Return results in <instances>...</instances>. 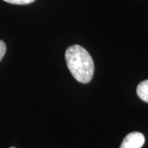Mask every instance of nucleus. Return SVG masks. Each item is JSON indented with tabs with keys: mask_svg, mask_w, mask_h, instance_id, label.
Masks as SVG:
<instances>
[{
	"mask_svg": "<svg viewBox=\"0 0 148 148\" xmlns=\"http://www.w3.org/2000/svg\"><path fill=\"white\" fill-rule=\"evenodd\" d=\"M145 143V137L143 133L132 132L128 133L123 140L119 148H142Z\"/></svg>",
	"mask_w": 148,
	"mask_h": 148,
	"instance_id": "obj_2",
	"label": "nucleus"
},
{
	"mask_svg": "<svg viewBox=\"0 0 148 148\" xmlns=\"http://www.w3.org/2000/svg\"><path fill=\"white\" fill-rule=\"evenodd\" d=\"M11 4H17V5H26L33 3L35 0H3Z\"/></svg>",
	"mask_w": 148,
	"mask_h": 148,
	"instance_id": "obj_4",
	"label": "nucleus"
},
{
	"mask_svg": "<svg viewBox=\"0 0 148 148\" xmlns=\"http://www.w3.org/2000/svg\"><path fill=\"white\" fill-rule=\"evenodd\" d=\"M137 94L142 101L148 103V80H145L138 84Z\"/></svg>",
	"mask_w": 148,
	"mask_h": 148,
	"instance_id": "obj_3",
	"label": "nucleus"
},
{
	"mask_svg": "<svg viewBox=\"0 0 148 148\" xmlns=\"http://www.w3.org/2000/svg\"><path fill=\"white\" fill-rule=\"evenodd\" d=\"M10 148H15V147H10Z\"/></svg>",
	"mask_w": 148,
	"mask_h": 148,
	"instance_id": "obj_6",
	"label": "nucleus"
},
{
	"mask_svg": "<svg viewBox=\"0 0 148 148\" xmlns=\"http://www.w3.org/2000/svg\"><path fill=\"white\" fill-rule=\"evenodd\" d=\"M65 59L69 71L81 83L90 82L95 72V65L89 52L78 45H71L65 52Z\"/></svg>",
	"mask_w": 148,
	"mask_h": 148,
	"instance_id": "obj_1",
	"label": "nucleus"
},
{
	"mask_svg": "<svg viewBox=\"0 0 148 148\" xmlns=\"http://www.w3.org/2000/svg\"><path fill=\"white\" fill-rule=\"evenodd\" d=\"M6 53V45L3 40H0V61L3 59Z\"/></svg>",
	"mask_w": 148,
	"mask_h": 148,
	"instance_id": "obj_5",
	"label": "nucleus"
}]
</instances>
